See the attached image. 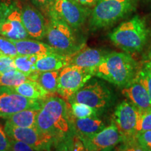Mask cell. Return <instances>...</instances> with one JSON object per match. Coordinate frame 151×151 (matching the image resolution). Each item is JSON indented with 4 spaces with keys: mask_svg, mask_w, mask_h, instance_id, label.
<instances>
[{
    "mask_svg": "<svg viewBox=\"0 0 151 151\" xmlns=\"http://www.w3.org/2000/svg\"><path fill=\"white\" fill-rule=\"evenodd\" d=\"M36 128L58 139L70 130L67 104L57 97H50L43 101L36 122Z\"/></svg>",
    "mask_w": 151,
    "mask_h": 151,
    "instance_id": "1",
    "label": "cell"
},
{
    "mask_svg": "<svg viewBox=\"0 0 151 151\" xmlns=\"http://www.w3.org/2000/svg\"><path fill=\"white\" fill-rule=\"evenodd\" d=\"M136 75L137 63L127 52H112L106 54L93 71V76L120 88L127 85Z\"/></svg>",
    "mask_w": 151,
    "mask_h": 151,
    "instance_id": "2",
    "label": "cell"
},
{
    "mask_svg": "<svg viewBox=\"0 0 151 151\" xmlns=\"http://www.w3.org/2000/svg\"><path fill=\"white\" fill-rule=\"evenodd\" d=\"M111 41L125 52L143 50L148 37L145 22L138 16L122 22L109 35Z\"/></svg>",
    "mask_w": 151,
    "mask_h": 151,
    "instance_id": "3",
    "label": "cell"
},
{
    "mask_svg": "<svg viewBox=\"0 0 151 151\" xmlns=\"http://www.w3.org/2000/svg\"><path fill=\"white\" fill-rule=\"evenodd\" d=\"M50 21L47 25L46 37L48 44L58 53L72 55L81 47L76 39L71 28L63 20L55 14L53 11H49Z\"/></svg>",
    "mask_w": 151,
    "mask_h": 151,
    "instance_id": "4",
    "label": "cell"
},
{
    "mask_svg": "<svg viewBox=\"0 0 151 151\" xmlns=\"http://www.w3.org/2000/svg\"><path fill=\"white\" fill-rule=\"evenodd\" d=\"M135 0H97L91 13L90 24L95 30L110 26L134 8Z\"/></svg>",
    "mask_w": 151,
    "mask_h": 151,
    "instance_id": "5",
    "label": "cell"
},
{
    "mask_svg": "<svg viewBox=\"0 0 151 151\" xmlns=\"http://www.w3.org/2000/svg\"><path fill=\"white\" fill-rule=\"evenodd\" d=\"M69 100V102H78L89 106L100 113L111 106L113 96L104 83L90 78Z\"/></svg>",
    "mask_w": 151,
    "mask_h": 151,
    "instance_id": "6",
    "label": "cell"
},
{
    "mask_svg": "<svg viewBox=\"0 0 151 151\" xmlns=\"http://www.w3.org/2000/svg\"><path fill=\"white\" fill-rule=\"evenodd\" d=\"M93 74L89 71L68 65L60 71L57 92L61 97L69 99L92 78Z\"/></svg>",
    "mask_w": 151,
    "mask_h": 151,
    "instance_id": "7",
    "label": "cell"
},
{
    "mask_svg": "<svg viewBox=\"0 0 151 151\" xmlns=\"http://www.w3.org/2000/svg\"><path fill=\"white\" fill-rule=\"evenodd\" d=\"M141 113V111L127 100L122 101L116 107L113 122L120 132L122 140L136 139Z\"/></svg>",
    "mask_w": 151,
    "mask_h": 151,
    "instance_id": "8",
    "label": "cell"
},
{
    "mask_svg": "<svg viewBox=\"0 0 151 151\" xmlns=\"http://www.w3.org/2000/svg\"><path fill=\"white\" fill-rule=\"evenodd\" d=\"M42 99H32L18 94L12 88L0 86V118H6L27 109L41 108Z\"/></svg>",
    "mask_w": 151,
    "mask_h": 151,
    "instance_id": "9",
    "label": "cell"
},
{
    "mask_svg": "<svg viewBox=\"0 0 151 151\" xmlns=\"http://www.w3.org/2000/svg\"><path fill=\"white\" fill-rule=\"evenodd\" d=\"M4 130L9 138L21 141L33 146L36 150H48L56 141L51 135L38 130L36 127H18L6 122Z\"/></svg>",
    "mask_w": 151,
    "mask_h": 151,
    "instance_id": "10",
    "label": "cell"
},
{
    "mask_svg": "<svg viewBox=\"0 0 151 151\" xmlns=\"http://www.w3.org/2000/svg\"><path fill=\"white\" fill-rule=\"evenodd\" d=\"M73 29L81 27L90 15V10L74 0H55L51 9Z\"/></svg>",
    "mask_w": 151,
    "mask_h": 151,
    "instance_id": "11",
    "label": "cell"
},
{
    "mask_svg": "<svg viewBox=\"0 0 151 151\" xmlns=\"http://www.w3.org/2000/svg\"><path fill=\"white\" fill-rule=\"evenodd\" d=\"M86 150H110L122 141L116 124L112 122L108 127L89 137L81 138Z\"/></svg>",
    "mask_w": 151,
    "mask_h": 151,
    "instance_id": "12",
    "label": "cell"
},
{
    "mask_svg": "<svg viewBox=\"0 0 151 151\" xmlns=\"http://www.w3.org/2000/svg\"><path fill=\"white\" fill-rule=\"evenodd\" d=\"M0 35L14 41L28 39L29 35L22 23L21 13L18 9H11L0 22Z\"/></svg>",
    "mask_w": 151,
    "mask_h": 151,
    "instance_id": "13",
    "label": "cell"
},
{
    "mask_svg": "<svg viewBox=\"0 0 151 151\" xmlns=\"http://www.w3.org/2000/svg\"><path fill=\"white\" fill-rule=\"evenodd\" d=\"M20 13L22 23L29 37L37 40L43 39L46 36L47 25L43 15L29 5L24 6Z\"/></svg>",
    "mask_w": 151,
    "mask_h": 151,
    "instance_id": "14",
    "label": "cell"
},
{
    "mask_svg": "<svg viewBox=\"0 0 151 151\" xmlns=\"http://www.w3.org/2000/svg\"><path fill=\"white\" fill-rule=\"evenodd\" d=\"M122 93L139 111L143 112L151 109V99L148 92L142 83L136 76L123 87Z\"/></svg>",
    "mask_w": 151,
    "mask_h": 151,
    "instance_id": "15",
    "label": "cell"
},
{
    "mask_svg": "<svg viewBox=\"0 0 151 151\" xmlns=\"http://www.w3.org/2000/svg\"><path fill=\"white\" fill-rule=\"evenodd\" d=\"M106 54L99 49L82 48L71 56L69 65L77 66L93 74L94 70L101 63Z\"/></svg>",
    "mask_w": 151,
    "mask_h": 151,
    "instance_id": "16",
    "label": "cell"
},
{
    "mask_svg": "<svg viewBox=\"0 0 151 151\" xmlns=\"http://www.w3.org/2000/svg\"><path fill=\"white\" fill-rule=\"evenodd\" d=\"M71 55H65L58 52H52L39 57L36 62V69L38 71L61 70L65 66L69 65Z\"/></svg>",
    "mask_w": 151,
    "mask_h": 151,
    "instance_id": "17",
    "label": "cell"
},
{
    "mask_svg": "<svg viewBox=\"0 0 151 151\" xmlns=\"http://www.w3.org/2000/svg\"><path fill=\"white\" fill-rule=\"evenodd\" d=\"M14 42L16 45L18 54L20 55L43 56L52 52H56L48 43L40 42L39 41L26 39L14 41Z\"/></svg>",
    "mask_w": 151,
    "mask_h": 151,
    "instance_id": "18",
    "label": "cell"
},
{
    "mask_svg": "<svg viewBox=\"0 0 151 151\" xmlns=\"http://www.w3.org/2000/svg\"><path fill=\"white\" fill-rule=\"evenodd\" d=\"M75 127L80 134V138L89 137L102 130L106 126L97 116L76 118Z\"/></svg>",
    "mask_w": 151,
    "mask_h": 151,
    "instance_id": "19",
    "label": "cell"
},
{
    "mask_svg": "<svg viewBox=\"0 0 151 151\" xmlns=\"http://www.w3.org/2000/svg\"><path fill=\"white\" fill-rule=\"evenodd\" d=\"M40 108L27 109L6 118V123L18 127H36V122Z\"/></svg>",
    "mask_w": 151,
    "mask_h": 151,
    "instance_id": "20",
    "label": "cell"
},
{
    "mask_svg": "<svg viewBox=\"0 0 151 151\" xmlns=\"http://www.w3.org/2000/svg\"><path fill=\"white\" fill-rule=\"evenodd\" d=\"M12 88L23 97L32 99H43L50 94L37 81L28 80Z\"/></svg>",
    "mask_w": 151,
    "mask_h": 151,
    "instance_id": "21",
    "label": "cell"
},
{
    "mask_svg": "<svg viewBox=\"0 0 151 151\" xmlns=\"http://www.w3.org/2000/svg\"><path fill=\"white\" fill-rule=\"evenodd\" d=\"M39 57L41 56L18 54L14 58L15 67L17 70L24 73L29 78L32 73L37 71L35 64Z\"/></svg>",
    "mask_w": 151,
    "mask_h": 151,
    "instance_id": "22",
    "label": "cell"
},
{
    "mask_svg": "<svg viewBox=\"0 0 151 151\" xmlns=\"http://www.w3.org/2000/svg\"><path fill=\"white\" fill-rule=\"evenodd\" d=\"M28 80L29 76L15 69L0 74V86L14 88Z\"/></svg>",
    "mask_w": 151,
    "mask_h": 151,
    "instance_id": "23",
    "label": "cell"
},
{
    "mask_svg": "<svg viewBox=\"0 0 151 151\" xmlns=\"http://www.w3.org/2000/svg\"><path fill=\"white\" fill-rule=\"evenodd\" d=\"M60 70L43 71L39 73L37 81L50 94H53L58 89V81Z\"/></svg>",
    "mask_w": 151,
    "mask_h": 151,
    "instance_id": "24",
    "label": "cell"
},
{
    "mask_svg": "<svg viewBox=\"0 0 151 151\" xmlns=\"http://www.w3.org/2000/svg\"><path fill=\"white\" fill-rule=\"evenodd\" d=\"M73 115L76 118H83L87 117L97 116L98 112L89 106L78 102H70Z\"/></svg>",
    "mask_w": 151,
    "mask_h": 151,
    "instance_id": "25",
    "label": "cell"
},
{
    "mask_svg": "<svg viewBox=\"0 0 151 151\" xmlns=\"http://www.w3.org/2000/svg\"><path fill=\"white\" fill-rule=\"evenodd\" d=\"M0 54L13 58L18 55V52L14 41L0 36Z\"/></svg>",
    "mask_w": 151,
    "mask_h": 151,
    "instance_id": "26",
    "label": "cell"
},
{
    "mask_svg": "<svg viewBox=\"0 0 151 151\" xmlns=\"http://www.w3.org/2000/svg\"><path fill=\"white\" fill-rule=\"evenodd\" d=\"M136 140L141 150H151V129L138 133Z\"/></svg>",
    "mask_w": 151,
    "mask_h": 151,
    "instance_id": "27",
    "label": "cell"
},
{
    "mask_svg": "<svg viewBox=\"0 0 151 151\" xmlns=\"http://www.w3.org/2000/svg\"><path fill=\"white\" fill-rule=\"evenodd\" d=\"M151 129V109L150 110L141 111L139 124L137 127V134L140 132L148 131Z\"/></svg>",
    "mask_w": 151,
    "mask_h": 151,
    "instance_id": "28",
    "label": "cell"
},
{
    "mask_svg": "<svg viewBox=\"0 0 151 151\" xmlns=\"http://www.w3.org/2000/svg\"><path fill=\"white\" fill-rule=\"evenodd\" d=\"M15 69L14 58L0 54V74Z\"/></svg>",
    "mask_w": 151,
    "mask_h": 151,
    "instance_id": "29",
    "label": "cell"
},
{
    "mask_svg": "<svg viewBox=\"0 0 151 151\" xmlns=\"http://www.w3.org/2000/svg\"><path fill=\"white\" fill-rule=\"evenodd\" d=\"M10 148L9 150L11 151H36L33 146L21 141L15 140L10 139Z\"/></svg>",
    "mask_w": 151,
    "mask_h": 151,
    "instance_id": "30",
    "label": "cell"
},
{
    "mask_svg": "<svg viewBox=\"0 0 151 151\" xmlns=\"http://www.w3.org/2000/svg\"><path fill=\"white\" fill-rule=\"evenodd\" d=\"M136 77L139 79V81L142 83L146 88L151 99V75L142 69V70L137 73Z\"/></svg>",
    "mask_w": 151,
    "mask_h": 151,
    "instance_id": "31",
    "label": "cell"
},
{
    "mask_svg": "<svg viewBox=\"0 0 151 151\" xmlns=\"http://www.w3.org/2000/svg\"><path fill=\"white\" fill-rule=\"evenodd\" d=\"M10 139L6 133L5 130L0 126V151L9 150Z\"/></svg>",
    "mask_w": 151,
    "mask_h": 151,
    "instance_id": "32",
    "label": "cell"
},
{
    "mask_svg": "<svg viewBox=\"0 0 151 151\" xmlns=\"http://www.w3.org/2000/svg\"><path fill=\"white\" fill-rule=\"evenodd\" d=\"M34 4L39 7V8L47 9L50 11L53 6L54 0H31Z\"/></svg>",
    "mask_w": 151,
    "mask_h": 151,
    "instance_id": "33",
    "label": "cell"
},
{
    "mask_svg": "<svg viewBox=\"0 0 151 151\" xmlns=\"http://www.w3.org/2000/svg\"><path fill=\"white\" fill-rule=\"evenodd\" d=\"M10 10L11 9L9 8L8 6H6L2 3H0V22L5 18V17L9 14Z\"/></svg>",
    "mask_w": 151,
    "mask_h": 151,
    "instance_id": "34",
    "label": "cell"
},
{
    "mask_svg": "<svg viewBox=\"0 0 151 151\" xmlns=\"http://www.w3.org/2000/svg\"><path fill=\"white\" fill-rule=\"evenodd\" d=\"M77 3L80 4L81 5L84 6H94L97 3V0H74Z\"/></svg>",
    "mask_w": 151,
    "mask_h": 151,
    "instance_id": "35",
    "label": "cell"
},
{
    "mask_svg": "<svg viewBox=\"0 0 151 151\" xmlns=\"http://www.w3.org/2000/svg\"><path fill=\"white\" fill-rule=\"evenodd\" d=\"M143 70L146 71L147 73H150L151 75V61L150 60H148V61H146V62H144L143 64Z\"/></svg>",
    "mask_w": 151,
    "mask_h": 151,
    "instance_id": "36",
    "label": "cell"
},
{
    "mask_svg": "<svg viewBox=\"0 0 151 151\" xmlns=\"http://www.w3.org/2000/svg\"><path fill=\"white\" fill-rule=\"evenodd\" d=\"M148 58H149V60H150L151 61V47H150V50H149V52H148Z\"/></svg>",
    "mask_w": 151,
    "mask_h": 151,
    "instance_id": "37",
    "label": "cell"
},
{
    "mask_svg": "<svg viewBox=\"0 0 151 151\" xmlns=\"http://www.w3.org/2000/svg\"><path fill=\"white\" fill-rule=\"evenodd\" d=\"M146 1L150 5V6H151V0H146Z\"/></svg>",
    "mask_w": 151,
    "mask_h": 151,
    "instance_id": "38",
    "label": "cell"
},
{
    "mask_svg": "<svg viewBox=\"0 0 151 151\" xmlns=\"http://www.w3.org/2000/svg\"><path fill=\"white\" fill-rule=\"evenodd\" d=\"M54 1H55V0H54ZM54 3H55V2H54Z\"/></svg>",
    "mask_w": 151,
    "mask_h": 151,
    "instance_id": "39",
    "label": "cell"
}]
</instances>
